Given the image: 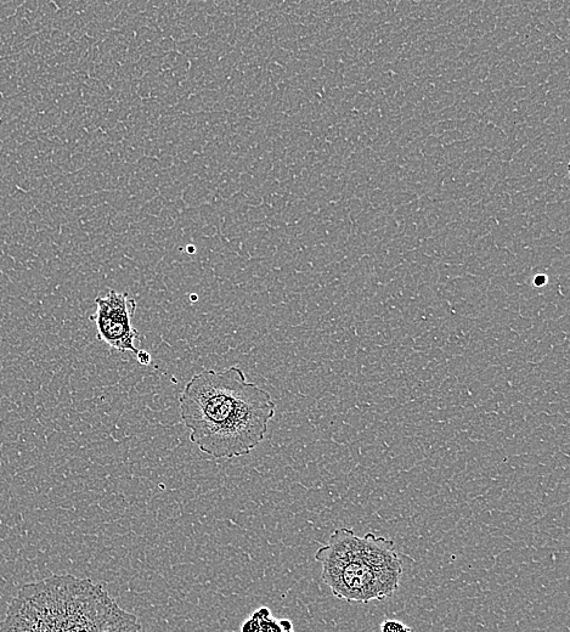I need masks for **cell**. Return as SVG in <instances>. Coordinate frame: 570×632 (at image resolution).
<instances>
[{
    "mask_svg": "<svg viewBox=\"0 0 570 632\" xmlns=\"http://www.w3.org/2000/svg\"><path fill=\"white\" fill-rule=\"evenodd\" d=\"M97 315L92 320L97 324L98 338L120 352L137 354L135 340L139 334L132 325L137 303L126 292L111 290L106 296L97 298Z\"/></svg>",
    "mask_w": 570,
    "mask_h": 632,
    "instance_id": "4",
    "label": "cell"
},
{
    "mask_svg": "<svg viewBox=\"0 0 570 632\" xmlns=\"http://www.w3.org/2000/svg\"><path fill=\"white\" fill-rule=\"evenodd\" d=\"M315 560L323 566V580L332 594L348 603L386 600L398 590L403 574L393 540L372 533L360 538L347 528L332 533Z\"/></svg>",
    "mask_w": 570,
    "mask_h": 632,
    "instance_id": "3",
    "label": "cell"
},
{
    "mask_svg": "<svg viewBox=\"0 0 570 632\" xmlns=\"http://www.w3.org/2000/svg\"><path fill=\"white\" fill-rule=\"evenodd\" d=\"M0 632H141V626L103 585L52 575L22 586Z\"/></svg>",
    "mask_w": 570,
    "mask_h": 632,
    "instance_id": "2",
    "label": "cell"
},
{
    "mask_svg": "<svg viewBox=\"0 0 570 632\" xmlns=\"http://www.w3.org/2000/svg\"><path fill=\"white\" fill-rule=\"evenodd\" d=\"M381 632H413V630L398 620H385L381 625Z\"/></svg>",
    "mask_w": 570,
    "mask_h": 632,
    "instance_id": "6",
    "label": "cell"
},
{
    "mask_svg": "<svg viewBox=\"0 0 570 632\" xmlns=\"http://www.w3.org/2000/svg\"><path fill=\"white\" fill-rule=\"evenodd\" d=\"M545 276H538V278L535 279V285L536 286H541V285H545Z\"/></svg>",
    "mask_w": 570,
    "mask_h": 632,
    "instance_id": "8",
    "label": "cell"
},
{
    "mask_svg": "<svg viewBox=\"0 0 570 632\" xmlns=\"http://www.w3.org/2000/svg\"><path fill=\"white\" fill-rule=\"evenodd\" d=\"M137 358H138L139 364L141 365H149L151 363V355L149 352L138 351Z\"/></svg>",
    "mask_w": 570,
    "mask_h": 632,
    "instance_id": "7",
    "label": "cell"
},
{
    "mask_svg": "<svg viewBox=\"0 0 570 632\" xmlns=\"http://www.w3.org/2000/svg\"><path fill=\"white\" fill-rule=\"evenodd\" d=\"M242 632H284V629L272 618L268 608H261L242 625Z\"/></svg>",
    "mask_w": 570,
    "mask_h": 632,
    "instance_id": "5",
    "label": "cell"
},
{
    "mask_svg": "<svg viewBox=\"0 0 570 632\" xmlns=\"http://www.w3.org/2000/svg\"><path fill=\"white\" fill-rule=\"evenodd\" d=\"M285 632H293V630L292 631H285Z\"/></svg>",
    "mask_w": 570,
    "mask_h": 632,
    "instance_id": "9",
    "label": "cell"
},
{
    "mask_svg": "<svg viewBox=\"0 0 570 632\" xmlns=\"http://www.w3.org/2000/svg\"><path fill=\"white\" fill-rule=\"evenodd\" d=\"M269 392L247 381L237 366L195 375L180 397V416L202 453L234 459L256 449L275 415Z\"/></svg>",
    "mask_w": 570,
    "mask_h": 632,
    "instance_id": "1",
    "label": "cell"
}]
</instances>
